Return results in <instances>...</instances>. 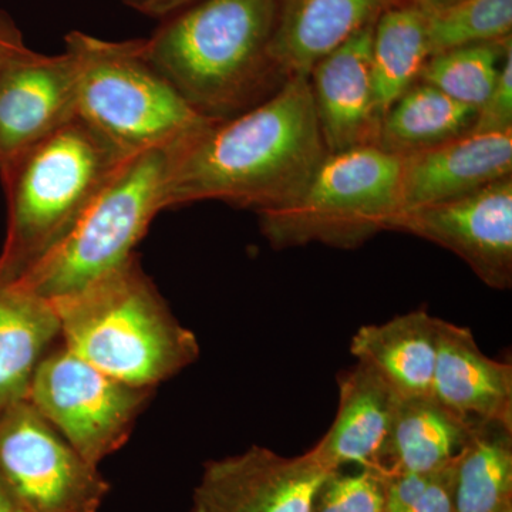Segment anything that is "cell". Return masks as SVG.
<instances>
[{
  "mask_svg": "<svg viewBox=\"0 0 512 512\" xmlns=\"http://www.w3.org/2000/svg\"><path fill=\"white\" fill-rule=\"evenodd\" d=\"M474 426L433 396L400 400L384 471L431 473L450 466L460 456Z\"/></svg>",
  "mask_w": 512,
  "mask_h": 512,
  "instance_id": "ffe728a7",
  "label": "cell"
},
{
  "mask_svg": "<svg viewBox=\"0 0 512 512\" xmlns=\"http://www.w3.org/2000/svg\"><path fill=\"white\" fill-rule=\"evenodd\" d=\"M387 231L434 242L493 289L512 285V177L437 204L400 212Z\"/></svg>",
  "mask_w": 512,
  "mask_h": 512,
  "instance_id": "30bf717a",
  "label": "cell"
},
{
  "mask_svg": "<svg viewBox=\"0 0 512 512\" xmlns=\"http://www.w3.org/2000/svg\"><path fill=\"white\" fill-rule=\"evenodd\" d=\"M431 396L468 423L512 429V366L485 355L470 329L440 318Z\"/></svg>",
  "mask_w": 512,
  "mask_h": 512,
  "instance_id": "9a60e30c",
  "label": "cell"
},
{
  "mask_svg": "<svg viewBox=\"0 0 512 512\" xmlns=\"http://www.w3.org/2000/svg\"><path fill=\"white\" fill-rule=\"evenodd\" d=\"M276 0H200L167 18L144 50L201 116L227 120L278 92Z\"/></svg>",
  "mask_w": 512,
  "mask_h": 512,
  "instance_id": "7a4b0ae2",
  "label": "cell"
},
{
  "mask_svg": "<svg viewBox=\"0 0 512 512\" xmlns=\"http://www.w3.org/2000/svg\"><path fill=\"white\" fill-rule=\"evenodd\" d=\"M476 119L474 107L417 82L384 114L376 146L396 156H409L466 136Z\"/></svg>",
  "mask_w": 512,
  "mask_h": 512,
  "instance_id": "44dd1931",
  "label": "cell"
},
{
  "mask_svg": "<svg viewBox=\"0 0 512 512\" xmlns=\"http://www.w3.org/2000/svg\"><path fill=\"white\" fill-rule=\"evenodd\" d=\"M330 471L312 450L284 457L252 446L205 464L190 512H312Z\"/></svg>",
  "mask_w": 512,
  "mask_h": 512,
  "instance_id": "8fae6325",
  "label": "cell"
},
{
  "mask_svg": "<svg viewBox=\"0 0 512 512\" xmlns=\"http://www.w3.org/2000/svg\"><path fill=\"white\" fill-rule=\"evenodd\" d=\"M151 390L106 375L60 342L37 365L26 400L99 467L130 439Z\"/></svg>",
  "mask_w": 512,
  "mask_h": 512,
  "instance_id": "ba28073f",
  "label": "cell"
},
{
  "mask_svg": "<svg viewBox=\"0 0 512 512\" xmlns=\"http://www.w3.org/2000/svg\"><path fill=\"white\" fill-rule=\"evenodd\" d=\"M177 141L124 158L62 241L15 282L52 302L130 258L154 217L167 210Z\"/></svg>",
  "mask_w": 512,
  "mask_h": 512,
  "instance_id": "5b68a950",
  "label": "cell"
},
{
  "mask_svg": "<svg viewBox=\"0 0 512 512\" xmlns=\"http://www.w3.org/2000/svg\"><path fill=\"white\" fill-rule=\"evenodd\" d=\"M404 0H276L272 56L286 80L313 67Z\"/></svg>",
  "mask_w": 512,
  "mask_h": 512,
  "instance_id": "e0dca14e",
  "label": "cell"
},
{
  "mask_svg": "<svg viewBox=\"0 0 512 512\" xmlns=\"http://www.w3.org/2000/svg\"><path fill=\"white\" fill-rule=\"evenodd\" d=\"M25 49H28V46L23 42L18 26L0 10V53L22 52Z\"/></svg>",
  "mask_w": 512,
  "mask_h": 512,
  "instance_id": "f546056e",
  "label": "cell"
},
{
  "mask_svg": "<svg viewBox=\"0 0 512 512\" xmlns=\"http://www.w3.org/2000/svg\"><path fill=\"white\" fill-rule=\"evenodd\" d=\"M0 512H32L0 474Z\"/></svg>",
  "mask_w": 512,
  "mask_h": 512,
  "instance_id": "4dcf8cb0",
  "label": "cell"
},
{
  "mask_svg": "<svg viewBox=\"0 0 512 512\" xmlns=\"http://www.w3.org/2000/svg\"><path fill=\"white\" fill-rule=\"evenodd\" d=\"M328 154L309 77L174 144L165 207L222 201L256 214L295 200Z\"/></svg>",
  "mask_w": 512,
  "mask_h": 512,
  "instance_id": "6da1fadb",
  "label": "cell"
},
{
  "mask_svg": "<svg viewBox=\"0 0 512 512\" xmlns=\"http://www.w3.org/2000/svg\"><path fill=\"white\" fill-rule=\"evenodd\" d=\"M77 117L72 56L30 49L6 56L0 67V168Z\"/></svg>",
  "mask_w": 512,
  "mask_h": 512,
  "instance_id": "7c38bea8",
  "label": "cell"
},
{
  "mask_svg": "<svg viewBox=\"0 0 512 512\" xmlns=\"http://www.w3.org/2000/svg\"><path fill=\"white\" fill-rule=\"evenodd\" d=\"M121 2L151 18L167 19L200 0H121Z\"/></svg>",
  "mask_w": 512,
  "mask_h": 512,
  "instance_id": "f1b7e54d",
  "label": "cell"
},
{
  "mask_svg": "<svg viewBox=\"0 0 512 512\" xmlns=\"http://www.w3.org/2000/svg\"><path fill=\"white\" fill-rule=\"evenodd\" d=\"M339 406L332 426L311 450L329 470L384 471L400 399L369 366L356 363L339 376Z\"/></svg>",
  "mask_w": 512,
  "mask_h": 512,
  "instance_id": "2e32d148",
  "label": "cell"
},
{
  "mask_svg": "<svg viewBox=\"0 0 512 512\" xmlns=\"http://www.w3.org/2000/svg\"><path fill=\"white\" fill-rule=\"evenodd\" d=\"M429 57L424 10L403 2L377 19L370 67L380 123L396 100L417 83Z\"/></svg>",
  "mask_w": 512,
  "mask_h": 512,
  "instance_id": "7402d4cb",
  "label": "cell"
},
{
  "mask_svg": "<svg viewBox=\"0 0 512 512\" xmlns=\"http://www.w3.org/2000/svg\"><path fill=\"white\" fill-rule=\"evenodd\" d=\"M439 318L424 309L356 330L350 352L369 366L400 400L433 394Z\"/></svg>",
  "mask_w": 512,
  "mask_h": 512,
  "instance_id": "ac0fdd59",
  "label": "cell"
},
{
  "mask_svg": "<svg viewBox=\"0 0 512 512\" xmlns=\"http://www.w3.org/2000/svg\"><path fill=\"white\" fill-rule=\"evenodd\" d=\"M406 2L412 3L424 12H434V10L448 8V6L454 5L460 0H406Z\"/></svg>",
  "mask_w": 512,
  "mask_h": 512,
  "instance_id": "1f68e13d",
  "label": "cell"
},
{
  "mask_svg": "<svg viewBox=\"0 0 512 512\" xmlns=\"http://www.w3.org/2000/svg\"><path fill=\"white\" fill-rule=\"evenodd\" d=\"M430 57L511 37L512 0H460L426 12Z\"/></svg>",
  "mask_w": 512,
  "mask_h": 512,
  "instance_id": "d4e9b609",
  "label": "cell"
},
{
  "mask_svg": "<svg viewBox=\"0 0 512 512\" xmlns=\"http://www.w3.org/2000/svg\"><path fill=\"white\" fill-rule=\"evenodd\" d=\"M375 25L323 57L309 74L320 134L330 154L376 146L380 117L370 67Z\"/></svg>",
  "mask_w": 512,
  "mask_h": 512,
  "instance_id": "4fadbf2b",
  "label": "cell"
},
{
  "mask_svg": "<svg viewBox=\"0 0 512 512\" xmlns=\"http://www.w3.org/2000/svg\"><path fill=\"white\" fill-rule=\"evenodd\" d=\"M126 157L77 116L3 165L8 231L0 278L18 281L55 248Z\"/></svg>",
  "mask_w": 512,
  "mask_h": 512,
  "instance_id": "277c9868",
  "label": "cell"
},
{
  "mask_svg": "<svg viewBox=\"0 0 512 512\" xmlns=\"http://www.w3.org/2000/svg\"><path fill=\"white\" fill-rule=\"evenodd\" d=\"M57 342L53 303L0 278V412L28 397L37 365Z\"/></svg>",
  "mask_w": 512,
  "mask_h": 512,
  "instance_id": "d6986e66",
  "label": "cell"
},
{
  "mask_svg": "<svg viewBox=\"0 0 512 512\" xmlns=\"http://www.w3.org/2000/svg\"><path fill=\"white\" fill-rule=\"evenodd\" d=\"M454 512H512V429L476 424L456 461Z\"/></svg>",
  "mask_w": 512,
  "mask_h": 512,
  "instance_id": "603a6c76",
  "label": "cell"
},
{
  "mask_svg": "<svg viewBox=\"0 0 512 512\" xmlns=\"http://www.w3.org/2000/svg\"><path fill=\"white\" fill-rule=\"evenodd\" d=\"M76 73L77 116L126 156L174 143L212 119L201 116L158 72L143 40L66 36Z\"/></svg>",
  "mask_w": 512,
  "mask_h": 512,
  "instance_id": "8992f818",
  "label": "cell"
},
{
  "mask_svg": "<svg viewBox=\"0 0 512 512\" xmlns=\"http://www.w3.org/2000/svg\"><path fill=\"white\" fill-rule=\"evenodd\" d=\"M511 37L501 42L457 47L427 59L417 82L436 87L448 97L480 109L497 82Z\"/></svg>",
  "mask_w": 512,
  "mask_h": 512,
  "instance_id": "cb8c5ba5",
  "label": "cell"
},
{
  "mask_svg": "<svg viewBox=\"0 0 512 512\" xmlns=\"http://www.w3.org/2000/svg\"><path fill=\"white\" fill-rule=\"evenodd\" d=\"M403 158L377 146L328 153L295 200L259 215L275 249L362 247L402 210Z\"/></svg>",
  "mask_w": 512,
  "mask_h": 512,
  "instance_id": "52a82bcc",
  "label": "cell"
},
{
  "mask_svg": "<svg viewBox=\"0 0 512 512\" xmlns=\"http://www.w3.org/2000/svg\"><path fill=\"white\" fill-rule=\"evenodd\" d=\"M16 53V52H12ZM12 53H0V67H2L3 60H5L6 56L12 55Z\"/></svg>",
  "mask_w": 512,
  "mask_h": 512,
  "instance_id": "d6a6232c",
  "label": "cell"
},
{
  "mask_svg": "<svg viewBox=\"0 0 512 512\" xmlns=\"http://www.w3.org/2000/svg\"><path fill=\"white\" fill-rule=\"evenodd\" d=\"M330 471L320 484L312 512H386V471L350 467Z\"/></svg>",
  "mask_w": 512,
  "mask_h": 512,
  "instance_id": "484cf974",
  "label": "cell"
},
{
  "mask_svg": "<svg viewBox=\"0 0 512 512\" xmlns=\"http://www.w3.org/2000/svg\"><path fill=\"white\" fill-rule=\"evenodd\" d=\"M456 461L431 473L389 474L386 512H454Z\"/></svg>",
  "mask_w": 512,
  "mask_h": 512,
  "instance_id": "4316f807",
  "label": "cell"
},
{
  "mask_svg": "<svg viewBox=\"0 0 512 512\" xmlns=\"http://www.w3.org/2000/svg\"><path fill=\"white\" fill-rule=\"evenodd\" d=\"M512 130V47L505 56L490 96L477 110L471 133H505Z\"/></svg>",
  "mask_w": 512,
  "mask_h": 512,
  "instance_id": "83f0119b",
  "label": "cell"
},
{
  "mask_svg": "<svg viewBox=\"0 0 512 512\" xmlns=\"http://www.w3.org/2000/svg\"><path fill=\"white\" fill-rule=\"evenodd\" d=\"M0 474L32 512H99L110 491L26 399L0 412Z\"/></svg>",
  "mask_w": 512,
  "mask_h": 512,
  "instance_id": "9c48e42d",
  "label": "cell"
},
{
  "mask_svg": "<svg viewBox=\"0 0 512 512\" xmlns=\"http://www.w3.org/2000/svg\"><path fill=\"white\" fill-rule=\"evenodd\" d=\"M60 342L121 382L154 389L200 356L133 254L79 291L52 301Z\"/></svg>",
  "mask_w": 512,
  "mask_h": 512,
  "instance_id": "3957f363",
  "label": "cell"
},
{
  "mask_svg": "<svg viewBox=\"0 0 512 512\" xmlns=\"http://www.w3.org/2000/svg\"><path fill=\"white\" fill-rule=\"evenodd\" d=\"M402 158L400 212L454 200L512 177V130L468 133Z\"/></svg>",
  "mask_w": 512,
  "mask_h": 512,
  "instance_id": "5bb4252c",
  "label": "cell"
}]
</instances>
